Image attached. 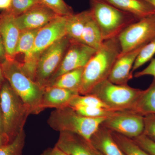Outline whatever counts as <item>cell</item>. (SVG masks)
<instances>
[{
    "label": "cell",
    "mask_w": 155,
    "mask_h": 155,
    "mask_svg": "<svg viewBox=\"0 0 155 155\" xmlns=\"http://www.w3.org/2000/svg\"><path fill=\"white\" fill-rule=\"evenodd\" d=\"M146 75H150L155 78V58L151 60L147 67L140 71L135 72L133 75L135 78H139Z\"/></svg>",
    "instance_id": "obj_33"
},
{
    "label": "cell",
    "mask_w": 155,
    "mask_h": 155,
    "mask_svg": "<svg viewBox=\"0 0 155 155\" xmlns=\"http://www.w3.org/2000/svg\"><path fill=\"white\" fill-rule=\"evenodd\" d=\"M0 133H5L4 131L2 113V108H1V102H0Z\"/></svg>",
    "instance_id": "obj_38"
},
{
    "label": "cell",
    "mask_w": 155,
    "mask_h": 155,
    "mask_svg": "<svg viewBox=\"0 0 155 155\" xmlns=\"http://www.w3.org/2000/svg\"><path fill=\"white\" fill-rule=\"evenodd\" d=\"M117 8L142 19L155 13V7L145 0H105Z\"/></svg>",
    "instance_id": "obj_18"
},
{
    "label": "cell",
    "mask_w": 155,
    "mask_h": 155,
    "mask_svg": "<svg viewBox=\"0 0 155 155\" xmlns=\"http://www.w3.org/2000/svg\"><path fill=\"white\" fill-rule=\"evenodd\" d=\"M25 137L23 130L13 141L0 147V155H22Z\"/></svg>",
    "instance_id": "obj_27"
},
{
    "label": "cell",
    "mask_w": 155,
    "mask_h": 155,
    "mask_svg": "<svg viewBox=\"0 0 155 155\" xmlns=\"http://www.w3.org/2000/svg\"><path fill=\"white\" fill-rule=\"evenodd\" d=\"M97 51L83 43L71 40L69 48L61 65L46 86L50 85L58 77L66 72L84 68L94 55Z\"/></svg>",
    "instance_id": "obj_10"
},
{
    "label": "cell",
    "mask_w": 155,
    "mask_h": 155,
    "mask_svg": "<svg viewBox=\"0 0 155 155\" xmlns=\"http://www.w3.org/2000/svg\"><path fill=\"white\" fill-rule=\"evenodd\" d=\"M1 64L5 79L29 110L37 115L43 111L42 101L45 88L24 74L20 62L16 59H6Z\"/></svg>",
    "instance_id": "obj_2"
},
{
    "label": "cell",
    "mask_w": 155,
    "mask_h": 155,
    "mask_svg": "<svg viewBox=\"0 0 155 155\" xmlns=\"http://www.w3.org/2000/svg\"><path fill=\"white\" fill-rule=\"evenodd\" d=\"M6 59L5 51L2 41L0 36V64L3 63Z\"/></svg>",
    "instance_id": "obj_35"
},
{
    "label": "cell",
    "mask_w": 155,
    "mask_h": 155,
    "mask_svg": "<svg viewBox=\"0 0 155 155\" xmlns=\"http://www.w3.org/2000/svg\"><path fill=\"white\" fill-rule=\"evenodd\" d=\"M147 2H148L149 3H150L153 6L155 7V0H145Z\"/></svg>",
    "instance_id": "obj_40"
},
{
    "label": "cell",
    "mask_w": 155,
    "mask_h": 155,
    "mask_svg": "<svg viewBox=\"0 0 155 155\" xmlns=\"http://www.w3.org/2000/svg\"><path fill=\"white\" fill-rule=\"evenodd\" d=\"M104 41L99 27L91 13L84 28L81 42L97 50L102 45Z\"/></svg>",
    "instance_id": "obj_21"
},
{
    "label": "cell",
    "mask_w": 155,
    "mask_h": 155,
    "mask_svg": "<svg viewBox=\"0 0 155 155\" xmlns=\"http://www.w3.org/2000/svg\"><path fill=\"white\" fill-rule=\"evenodd\" d=\"M40 3V0H12L11 7L6 11L17 17Z\"/></svg>",
    "instance_id": "obj_29"
},
{
    "label": "cell",
    "mask_w": 155,
    "mask_h": 155,
    "mask_svg": "<svg viewBox=\"0 0 155 155\" xmlns=\"http://www.w3.org/2000/svg\"><path fill=\"white\" fill-rule=\"evenodd\" d=\"M155 54V38L142 49L134 64L132 72L137 70L152 59Z\"/></svg>",
    "instance_id": "obj_28"
},
{
    "label": "cell",
    "mask_w": 155,
    "mask_h": 155,
    "mask_svg": "<svg viewBox=\"0 0 155 155\" xmlns=\"http://www.w3.org/2000/svg\"><path fill=\"white\" fill-rule=\"evenodd\" d=\"M39 29L21 31L15 52L16 57L19 54L25 55L32 52L35 38Z\"/></svg>",
    "instance_id": "obj_23"
},
{
    "label": "cell",
    "mask_w": 155,
    "mask_h": 155,
    "mask_svg": "<svg viewBox=\"0 0 155 155\" xmlns=\"http://www.w3.org/2000/svg\"><path fill=\"white\" fill-rule=\"evenodd\" d=\"M136 143L151 155H155V142L143 134L133 139Z\"/></svg>",
    "instance_id": "obj_31"
},
{
    "label": "cell",
    "mask_w": 155,
    "mask_h": 155,
    "mask_svg": "<svg viewBox=\"0 0 155 155\" xmlns=\"http://www.w3.org/2000/svg\"><path fill=\"white\" fill-rule=\"evenodd\" d=\"M92 144L102 155H125L110 130L101 125L91 138Z\"/></svg>",
    "instance_id": "obj_17"
},
{
    "label": "cell",
    "mask_w": 155,
    "mask_h": 155,
    "mask_svg": "<svg viewBox=\"0 0 155 155\" xmlns=\"http://www.w3.org/2000/svg\"><path fill=\"white\" fill-rule=\"evenodd\" d=\"M56 146L68 155H102L91 142L72 132H60Z\"/></svg>",
    "instance_id": "obj_14"
},
{
    "label": "cell",
    "mask_w": 155,
    "mask_h": 155,
    "mask_svg": "<svg viewBox=\"0 0 155 155\" xmlns=\"http://www.w3.org/2000/svg\"><path fill=\"white\" fill-rule=\"evenodd\" d=\"M71 39L66 36L50 46L41 54L37 68L35 82L45 87L54 75L66 54Z\"/></svg>",
    "instance_id": "obj_8"
},
{
    "label": "cell",
    "mask_w": 155,
    "mask_h": 155,
    "mask_svg": "<svg viewBox=\"0 0 155 155\" xmlns=\"http://www.w3.org/2000/svg\"><path fill=\"white\" fill-rule=\"evenodd\" d=\"M144 46L119 56L114 64L108 80L116 84H127L133 77L132 69L134 62Z\"/></svg>",
    "instance_id": "obj_15"
},
{
    "label": "cell",
    "mask_w": 155,
    "mask_h": 155,
    "mask_svg": "<svg viewBox=\"0 0 155 155\" xmlns=\"http://www.w3.org/2000/svg\"><path fill=\"white\" fill-rule=\"evenodd\" d=\"M111 133L114 139L125 155H151L137 144L133 139L116 132L111 131Z\"/></svg>",
    "instance_id": "obj_24"
},
{
    "label": "cell",
    "mask_w": 155,
    "mask_h": 155,
    "mask_svg": "<svg viewBox=\"0 0 155 155\" xmlns=\"http://www.w3.org/2000/svg\"><path fill=\"white\" fill-rule=\"evenodd\" d=\"M0 102L4 132L11 142L24 130L30 113L6 80L0 88Z\"/></svg>",
    "instance_id": "obj_4"
},
{
    "label": "cell",
    "mask_w": 155,
    "mask_h": 155,
    "mask_svg": "<svg viewBox=\"0 0 155 155\" xmlns=\"http://www.w3.org/2000/svg\"><path fill=\"white\" fill-rule=\"evenodd\" d=\"M5 80L4 76V74H3L1 64H0V88Z\"/></svg>",
    "instance_id": "obj_39"
},
{
    "label": "cell",
    "mask_w": 155,
    "mask_h": 155,
    "mask_svg": "<svg viewBox=\"0 0 155 155\" xmlns=\"http://www.w3.org/2000/svg\"><path fill=\"white\" fill-rule=\"evenodd\" d=\"M101 125L112 132L134 139L143 133L144 116L132 110L117 111Z\"/></svg>",
    "instance_id": "obj_9"
},
{
    "label": "cell",
    "mask_w": 155,
    "mask_h": 155,
    "mask_svg": "<svg viewBox=\"0 0 155 155\" xmlns=\"http://www.w3.org/2000/svg\"><path fill=\"white\" fill-rule=\"evenodd\" d=\"M142 91L128 84H116L107 79L95 87L90 94L96 96L114 110H132Z\"/></svg>",
    "instance_id": "obj_6"
},
{
    "label": "cell",
    "mask_w": 155,
    "mask_h": 155,
    "mask_svg": "<svg viewBox=\"0 0 155 155\" xmlns=\"http://www.w3.org/2000/svg\"><path fill=\"white\" fill-rule=\"evenodd\" d=\"M71 107L78 114L90 118H107L117 111L109 108L82 106H76Z\"/></svg>",
    "instance_id": "obj_26"
},
{
    "label": "cell",
    "mask_w": 155,
    "mask_h": 155,
    "mask_svg": "<svg viewBox=\"0 0 155 155\" xmlns=\"http://www.w3.org/2000/svg\"><path fill=\"white\" fill-rule=\"evenodd\" d=\"M121 52L118 37L104 41L102 45L84 68L78 94H90L98 84L108 79Z\"/></svg>",
    "instance_id": "obj_1"
},
{
    "label": "cell",
    "mask_w": 155,
    "mask_h": 155,
    "mask_svg": "<svg viewBox=\"0 0 155 155\" xmlns=\"http://www.w3.org/2000/svg\"><path fill=\"white\" fill-rule=\"evenodd\" d=\"M41 155H68L67 153L59 148L58 147L55 146L52 148L49 149L45 151Z\"/></svg>",
    "instance_id": "obj_34"
},
{
    "label": "cell",
    "mask_w": 155,
    "mask_h": 155,
    "mask_svg": "<svg viewBox=\"0 0 155 155\" xmlns=\"http://www.w3.org/2000/svg\"><path fill=\"white\" fill-rule=\"evenodd\" d=\"M89 10L99 27L104 41L118 37L128 26L140 19L105 0H89Z\"/></svg>",
    "instance_id": "obj_3"
},
{
    "label": "cell",
    "mask_w": 155,
    "mask_h": 155,
    "mask_svg": "<svg viewBox=\"0 0 155 155\" xmlns=\"http://www.w3.org/2000/svg\"><path fill=\"white\" fill-rule=\"evenodd\" d=\"M144 128L143 134L155 142V114L144 116Z\"/></svg>",
    "instance_id": "obj_32"
},
{
    "label": "cell",
    "mask_w": 155,
    "mask_h": 155,
    "mask_svg": "<svg viewBox=\"0 0 155 155\" xmlns=\"http://www.w3.org/2000/svg\"><path fill=\"white\" fill-rule=\"evenodd\" d=\"M12 0H0V9L4 11L8 10L11 7Z\"/></svg>",
    "instance_id": "obj_36"
},
{
    "label": "cell",
    "mask_w": 155,
    "mask_h": 155,
    "mask_svg": "<svg viewBox=\"0 0 155 155\" xmlns=\"http://www.w3.org/2000/svg\"><path fill=\"white\" fill-rule=\"evenodd\" d=\"M132 111L143 116L155 114V78L147 89L143 90Z\"/></svg>",
    "instance_id": "obj_20"
},
{
    "label": "cell",
    "mask_w": 155,
    "mask_h": 155,
    "mask_svg": "<svg viewBox=\"0 0 155 155\" xmlns=\"http://www.w3.org/2000/svg\"><path fill=\"white\" fill-rule=\"evenodd\" d=\"M118 38L121 47L119 57L147 44L155 38V13L129 25Z\"/></svg>",
    "instance_id": "obj_7"
},
{
    "label": "cell",
    "mask_w": 155,
    "mask_h": 155,
    "mask_svg": "<svg viewBox=\"0 0 155 155\" xmlns=\"http://www.w3.org/2000/svg\"><path fill=\"white\" fill-rule=\"evenodd\" d=\"M84 68L75 69L63 74L47 86L57 87L78 93L82 80Z\"/></svg>",
    "instance_id": "obj_22"
},
{
    "label": "cell",
    "mask_w": 155,
    "mask_h": 155,
    "mask_svg": "<svg viewBox=\"0 0 155 155\" xmlns=\"http://www.w3.org/2000/svg\"><path fill=\"white\" fill-rule=\"evenodd\" d=\"M77 91L66 89L48 86L45 87L42 101V108L60 109L69 106L70 101L76 95Z\"/></svg>",
    "instance_id": "obj_16"
},
{
    "label": "cell",
    "mask_w": 155,
    "mask_h": 155,
    "mask_svg": "<svg viewBox=\"0 0 155 155\" xmlns=\"http://www.w3.org/2000/svg\"><path fill=\"white\" fill-rule=\"evenodd\" d=\"M91 14L88 10L67 17L66 30L67 35L71 40L81 42L84 28Z\"/></svg>",
    "instance_id": "obj_19"
},
{
    "label": "cell",
    "mask_w": 155,
    "mask_h": 155,
    "mask_svg": "<svg viewBox=\"0 0 155 155\" xmlns=\"http://www.w3.org/2000/svg\"><path fill=\"white\" fill-rule=\"evenodd\" d=\"M68 16L58 15L38 30L32 52L41 54L50 46L67 36L66 25Z\"/></svg>",
    "instance_id": "obj_11"
},
{
    "label": "cell",
    "mask_w": 155,
    "mask_h": 155,
    "mask_svg": "<svg viewBox=\"0 0 155 155\" xmlns=\"http://www.w3.org/2000/svg\"><path fill=\"white\" fill-rule=\"evenodd\" d=\"M45 5L60 16H69L74 14L72 8L64 0H40Z\"/></svg>",
    "instance_id": "obj_30"
},
{
    "label": "cell",
    "mask_w": 155,
    "mask_h": 155,
    "mask_svg": "<svg viewBox=\"0 0 155 155\" xmlns=\"http://www.w3.org/2000/svg\"><path fill=\"white\" fill-rule=\"evenodd\" d=\"M107 118H90L78 114L69 106L55 109L48 120L56 131L70 132L81 136L88 141Z\"/></svg>",
    "instance_id": "obj_5"
},
{
    "label": "cell",
    "mask_w": 155,
    "mask_h": 155,
    "mask_svg": "<svg viewBox=\"0 0 155 155\" xmlns=\"http://www.w3.org/2000/svg\"><path fill=\"white\" fill-rule=\"evenodd\" d=\"M58 16L51 9L40 3L16 17V21L21 31L34 30L40 29Z\"/></svg>",
    "instance_id": "obj_12"
},
{
    "label": "cell",
    "mask_w": 155,
    "mask_h": 155,
    "mask_svg": "<svg viewBox=\"0 0 155 155\" xmlns=\"http://www.w3.org/2000/svg\"><path fill=\"white\" fill-rule=\"evenodd\" d=\"M20 32L15 16L7 11L0 14V36L5 51L6 59H16L15 52Z\"/></svg>",
    "instance_id": "obj_13"
},
{
    "label": "cell",
    "mask_w": 155,
    "mask_h": 155,
    "mask_svg": "<svg viewBox=\"0 0 155 155\" xmlns=\"http://www.w3.org/2000/svg\"><path fill=\"white\" fill-rule=\"evenodd\" d=\"M76 106L97 107L110 109L101 100L96 96L93 94L84 95L77 94L75 95L70 101L69 106L73 107Z\"/></svg>",
    "instance_id": "obj_25"
},
{
    "label": "cell",
    "mask_w": 155,
    "mask_h": 155,
    "mask_svg": "<svg viewBox=\"0 0 155 155\" xmlns=\"http://www.w3.org/2000/svg\"><path fill=\"white\" fill-rule=\"evenodd\" d=\"M11 142L10 139L5 133H0V147Z\"/></svg>",
    "instance_id": "obj_37"
}]
</instances>
